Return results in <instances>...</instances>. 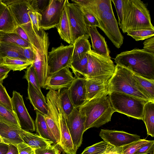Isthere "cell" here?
<instances>
[{"mask_svg": "<svg viewBox=\"0 0 154 154\" xmlns=\"http://www.w3.org/2000/svg\"><path fill=\"white\" fill-rule=\"evenodd\" d=\"M107 95H101L87 100L78 108L85 119L84 132L91 128L99 127L111 121L115 111Z\"/></svg>", "mask_w": 154, "mask_h": 154, "instance_id": "obj_1", "label": "cell"}, {"mask_svg": "<svg viewBox=\"0 0 154 154\" xmlns=\"http://www.w3.org/2000/svg\"><path fill=\"white\" fill-rule=\"evenodd\" d=\"M115 62L134 73L146 79L154 80V54L143 49H134L118 54Z\"/></svg>", "mask_w": 154, "mask_h": 154, "instance_id": "obj_2", "label": "cell"}, {"mask_svg": "<svg viewBox=\"0 0 154 154\" xmlns=\"http://www.w3.org/2000/svg\"><path fill=\"white\" fill-rule=\"evenodd\" d=\"M124 33L129 30L140 29H152L149 12L146 5L140 0H123Z\"/></svg>", "mask_w": 154, "mask_h": 154, "instance_id": "obj_3", "label": "cell"}, {"mask_svg": "<svg viewBox=\"0 0 154 154\" xmlns=\"http://www.w3.org/2000/svg\"><path fill=\"white\" fill-rule=\"evenodd\" d=\"M46 99L49 113L59 126L60 139L59 146L66 154H76L68 128L65 115L62 109L58 91L50 90Z\"/></svg>", "mask_w": 154, "mask_h": 154, "instance_id": "obj_4", "label": "cell"}, {"mask_svg": "<svg viewBox=\"0 0 154 154\" xmlns=\"http://www.w3.org/2000/svg\"><path fill=\"white\" fill-rule=\"evenodd\" d=\"M108 90L109 93L116 91L151 101L137 83L133 72L119 65L116 66L114 73L108 82Z\"/></svg>", "mask_w": 154, "mask_h": 154, "instance_id": "obj_5", "label": "cell"}, {"mask_svg": "<svg viewBox=\"0 0 154 154\" xmlns=\"http://www.w3.org/2000/svg\"><path fill=\"white\" fill-rule=\"evenodd\" d=\"M108 95L115 112L137 119L142 120L144 106L148 101L114 91L109 93Z\"/></svg>", "mask_w": 154, "mask_h": 154, "instance_id": "obj_6", "label": "cell"}, {"mask_svg": "<svg viewBox=\"0 0 154 154\" xmlns=\"http://www.w3.org/2000/svg\"><path fill=\"white\" fill-rule=\"evenodd\" d=\"M88 53L85 78L108 83L114 73L116 66L111 58L98 54L91 49Z\"/></svg>", "mask_w": 154, "mask_h": 154, "instance_id": "obj_7", "label": "cell"}, {"mask_svg": "<svg viewBox=\"0 0 154 154\" xmlns=\"http://www.w3.org/2000/svg\"><path fill=\"white\" fill-rule=\"evenodd\" d=\"M11 12L17 24L27 35L29 42L35 36L36 29L33 26L28 14L34 11L29 0H1Z\"/></svg>", "mask_w": 154, "mask_h": 154, "instance_id": "obj_8", "label": "cell"}, {"mask_svg": "<svg viewBox=\"0 0 154 154\" xmlns=\"http://www.w3.org/2000/svg\"><path fill=\"white\" fill-rule=\"evenodd\" d=\"M73 44L64 45L62 43L57 47H53L48 52V77L69 66L73 52Z\"/></svg>", "mask_w": 154, "mask_h": 154, "instance_id": "obj_9", "label": "cell"}, {"mask_svg": "<svg viewBox=\"0 0 154 154\" xmlns=\"http://www.w3.org/2000/svg\"><path fill=\"white\" fill-rule=\"evenodd\" d=\"M50 45L48 33L38 44L31 46L34 54L32 64L39 82H45L48 77V57Z\"/></svg>", "mask_w": 154, "mask_h": 154, "instance_id": "obj_10", "label": "cell"}, {"mask_svg": "<svg viewBox=\"0 0 154 154\" xmlns=\"http://www.w3.org/2000/svg\"><path fill=\"white\" fill-rule=\"evenodd\" d=\"M93 15L98 22V27L116 48H120L123 44L124 37L119 29L113 10Z\"/></svg>", "mask_w": 154, "mask_h": 154, "instance_id": "obj_11", "label": "cell"}, {"mask_svg": "<svg viewBox=\"0 0 154 154\" xmlns=\"http://www.w3.org/2000/svg\"><path fill=\"white\" fill-rule=\"evenodd\" d=\"M68 0H49L46 8L41 13L40 29L46 30L56 27L59 23L63 10Z\"/></svg>", "mask_w": 154, "mask_h": 154, "instance_id": "obj_12", "label": "cell"}, {"mask_svg": "<svg viewBox=\"0 0 154 154\" xmlns=\"http://www.w3.org/2000/svg\"><path fill=\"white\" fill-rule=\"evenodd\" d=\"M66 7L71 29L73 41L78 37L88 34L84 15L80 6L74 3L67 4Z\"/></svg>", "mask_w": 154, "mask_h": 154, "instance_id": "obj_13", "label": "cell"}, {"mask_svg": "<svg viewBox=\"0 0 154 154\" xmlns=\"http://www.w3.org/2000/svg\"><path fill=\"white\" fill-rule=\"evenodd\" d=\"M66 122L70 132L75 150L77 152L81 146L84 132L85 119L79 112L78 108H74L66 117Z\"/></svg>", "mask_w": 154, "mask_h": 154, "instance_id": "obj_14", "label": "cell"}, {"mask_svg": "<svg viewBox=\"0 0 154 154\" xmlns=\"http://www.w3.org/2000/svg\"><path fill=\"white\" fill-rule=\"evenodd\" d=\"M11 101L20 128L29 132L35 131V123L25 106L22 95L14 91Z\"/></svg>", "mask_w": 154, "mask_h": 154, "instance_id": "obj_15", "label": "cell"}, {"mask_svg": "<svg viewBox=\"0 0 154 154\" xmlns=\"http://www.w3.org/2000/svg\"><path fill=\"white\" fill-rule=\"evenodd\" d=\"M99 135L103 140L116 147H122L140 139V136L137 134L116 130L101 129Z\"/></svg>", "mask_w": 154, "mask_h": 154, "instance_id": "obj_16", "label": "cell"}, {"mask_svg": "<svg viewBox=\"0 0 154 154\" xmlns=\"http://www.w3.org/2000/svg\"><path fill=\"white\" fill-rule=\"evenodd\" d=\"M69 68L67 66L48 76L44 88L55 91L65 88H68L75 79Z\"/></svg>", "mask_w": 154, "mask_h": 154, "instance_id": "obj_17", "label": "cell"}, {"mask_svg": "<svg viewBox=\"0 0 154 154\" xmlns=\"http://www.w3.org/2000/svg\"><path fill=\"white\" fill-rule=\"evenodd\" d=\"M74 77V80L68 89L74 106L78 108L87 101L85 78L76 75Z\"/></svg>", "mask_w": 154, "mask_h": 154, "instance_id": "obj_18", "label": "cell"}, {"mask_svg": "<svg viewBox=\"0 0 154 154\" xmlns=\"http://www.w3.org/2000/svg\"><path fill=\"white\" fill-rule=\"evenodd\" d=\"M88 34L91 37L93 50L103 56L111 58L110 51L105 38L98 31L96 26L88 27Z\"/></svg>", "mask_w": 154, "mask_h": 154, "instance_id": "obj_19", "label": "cell"}, {"mask_svg": "<svg viewBox=\"0 0 154 154\" xmlns=\"http://www.w3.org/2000/svg\"><path fill=\"white\" fill-rule=\"evenodd\" d=\"M73 3L86 7L93 15L113 10L111 0H72Z\"/></svg>", "mask_w": 154, "mask_h": 154, "instance_id": "obj_20", "label": "cell"}, {"mask_svg": "<svg viewBox=\"0 0 154 154\" xmlns=\"http://www.w3.org/2000/svg\"><path fill=\"white\" fill-rule=\"evenodd\" d=\"M19 134L23 142L34 149L45 148L54 143L52 141L38 134L21 129L20 131Z\"/></svg>", "mask_w": 154, "mask_h": 154, "instance_id": "obj_21", "label": "cell"}, {"mask_svg": "<svg viewBox=\"0 0 154 154\" xmlns=\"http://www.w3.org/2000/svg\"><path fill=\"white\" fill-rule=\"evenodd\" d=\"M21 129L0 121V135L6 143L16 146L23 142L19 134Z\"/></svg>", "mask_w": 154, "mask_h": 154, "instance_id": "obj_22", "label": "cell"}, {"mask_svg": "<svg viewBox=\"0 0 154 154\" xmlns=\"http://www.w3.org/2000/svg\"><path fill=\"white\" fill-rule=\"evenodd\" d=\"M27 90V99L29 100L34 109L44 116L49 115V108L47 101L42 98L29 82H28Z\"/></svg>", "mask_w": 154, "mask_h": 154, "instance_id": "obj_23", "label": "cell"}, {"mask_svg": "<svg viewBox=\"0 0 154 154\" xmlns=\"http://www.w3.org/2000/svg\"><path fill=\"white\" fill-rule=\"evenodd\" d=\"M108 83L85 78L87 100L97 96L107 94Z\"/></svg>", "mask_w": 154, "mask_h": 154, "instance_id": "obj_24", "label": "cell"}, {"mask_svg": "<svg viewBox=\"0 0 154 154\" xmlns=\"http://www.w3.org/2000/svg\"><path fill=\"white\" fill-rule=\"evenodd\" d=\"M56 28L62 40L69 45H73V36L66 6L62 11L59 23Z\"/></svg>", "mask_w": 154, "mask_h": 154, "instance_id": "obj_25", "label": "cell"}, {"mask_svg": "<svg viewBox=\"0 0 154 154\" xmlns=\"http://www.w3.org/2000/svg\"><path fill=\"white\" fill-rule=\"evenodd\" d=\"M89 37V34L84 35L74 41L71 62L80 59L91 50V45L88 40Z\"/></svg>", "mask_w": 154, "mask_h": 154, "instance_id": "obj_26", "label": "cell"}, {"mask_svg": "<svg viewBox=\"0 0 154 154\" xmlns=\"http://www.w3.org/2000/svg\"><path fill=\"white\" fill-rule=\"evenodd\" d=\"M23 48L14 44L0 41V58L2 59L4 57L8 56L26 60L23 55Z\"/></svg>", "mask_w": 154, "mask_h": 154, "instance_id": "obj_27", "label": "cell"}, {"mask_svg": "<svg viewBox=\"0 0 154 154\" xmlns=\"http://www.w3.org/2000/svg\"><path fill=\"white\" fill-rule=\"evenodd\" d=\"M36 117L34 123L38 134L52 141L55 144L57 145L56 140L48 128L44 116L38 111H36Z\"/></svg>", "mask_w": 154, "mask_h": 154, "instance_id": "obj_28", "label": "cell"}, {"mask_svg": "<svg viewBox=\"0 0 154 154\" xmlns=\"http://www.w3.org/2000/svg\"><path fill=\"white\" fill-rule=\"evenodd\" d=\"M142 120L146 128L147 135L154 137V102L149 101L144 105Z\"/></svg>", "mask_w": 154, "mask_h": 154, "instance_id": "obj_29", "label": "cell"}, {"mask_svg": "<svg viewBox=\"0 0 154 154\" xmlns=\"http://www.w3.org/2000/svg\"><path fill=\"white\" fill-rule=\"evenodd\" d=\"M33 62L20 59L5 56L3 57L0 66L5 67L13 71H20L27 68Z\"/></svg>", "mask_w": 154, "mask_h": 154, "instance_id": "obj_30", "label": "cell"}, {"mask_svg": "<svg viewBox=\"0 0 154 154\" xmlns=\"http://www.w3.org/2000/svg\"><path fill=\"white\" fill-rule=\"evenodd\" d=\"M18 26L7 7L0 16V32L12 33Z\"/></svg>", "mask_w": 154, "mask_h": 154, "instance_id": "obj_31", "label": "cell"}, {"mask_svg": "<svg viewBox=\"0 0 154 154\" xmlns=\"http://www.w3.org/2000/svg\"><path fill=\"white\" fill-rule=\"evenodd\" d=\"M88 63V53H86L80 59L71 61L69 67L71 69L75 75L86 78Z\"/></svg>", "mask_w": 154, "mask_h": 154, "instance_id": "obj_32", "label": "cell"}, {"mask_svg": "<svg viewBox=\"0 0 154 154\" xmlns=\"http://www.w3.org/2000/svg\"><path fill=\"white\" fill-rule=\"evenodd\" d=\"M133 73L137 83L146 97L150 101L154 102V80L146 79Z\"/></svg>", "mask_w": 154, "mask_h": 154, "instance_id": "obj_33", "label": "cell"}, {"mask_svg": "<svg viewBox=\"0 0 154 154\" xmlns=\"http://www.w3.org/2000/svg\"><path fill=\"white\" fill-rule=\"evenodd\" d=\"M58 91L61 106L66 117L71 113L75 107L70 99L67 88H63Z\"/></svg>", "mask_w": 154, "mask_h": 154, "instance_id": "obj_34", "label": "cell"}, {"mask_svg": "<svg viewBox=\"0 0 154 154\" xmlns=\"http://www.w3.org/2000/svg\"><path fill=\"white\" fill-rule=\"evenodd\" d=\"M23 78L26 79L28 82L31 83L42 98L44 100L47 101L46 98L41 91V88L32 64L27 67Z\"/></svg>", "mask_w": 154, "mask_h": 154, "instance_id": "obj_35", "label": "cell"}, {"mask_svg": "<svg viewBox=\"0 0 154 154\" xmlns=\"http://www.w3.org/2000/svg\"><path fill=\"white\" fill-rule=\"evenodd\" d=\"M0 121L12 126L20 128L14 112L9 110L1 104H0Z\"/></svg>", "mask_w": 154, "mask_h": 154, "instance_id": "obj_36", "label": "cell"}, {"mask_svg": "<svg viewBox=\"0 0 154 154\" xmlns=\"http://www.w3.org/2000/svg\"><path fill=\"white\" fill-rule=\"evenodd\" d=\"M0 41L14 44L24 48L31 46L29 42L23 40L14 33L0 32Z\"/></svg>", "mask_w": 154, "mask_h": 154, "instance_id": "obj_37", "label": "cell"}, {"mask_svg": "<svg viewBox=\"0 0 154 154\" xmlns=\"http://www.w3.org/2000/svg\"><path fill=\"white\" fill-rule=\"evenodd\" d=\"M114 147L103 140L87 147L81 154H103Z\"/></svg>", "mask_w": 154, "mask_h": 154, "instance_id": "obj_38", "label": "cell"}, {"mask_svg": "<svg viewBox=\"0 0 154 154\" xmlns=\"http://www.w3.org/2000/svg\"><path fill=\"white\" fill-rule=\"evenodd\" d=\"M130 36L136 41L143 40L154 36V29H140L130 30L127 32Z\"/></svg>", "mask_w": 154, "mask_h": 154, "instance_id": "obj_39", "label": "cell"}, {"mask_svg": "<svg viewBox=\"0 0 154 154\" xmlns=\"http://www.w3.org/2000/svg\"><path fill=\"white\" fill-rule=\"evenodd\" d=\"M149 140L145 139L140 140L121 147V154H134Z\"/></svg>", "mask_w": 154, "mask_h": 154, "instance_id": "obj_40", "label": "cell"}, {"mask_svg": "<svg viewBox=\"0 0 154 154\" xmlns=\"http://www.w3.org/2000/svg\"><path fill=\"white\" fill-rule=\"evenodd\" d=\"M46 123L57 141V145H59L60 136L59 126L49 113L48 116H44Z\"/></svg>", "mask_w": 154, "mask_h": 154, "instance_id": "obj_41", "label": "cell"}, {"mask_svg": "<svg viewBox=\"0 0 154 154\" xmlns=\"http://www.w3.org/2000/svg\"><path fill=\"white\" fill-rule=\"evenodd\" d=\"M0 104L9 110L14 111L12 106L11 98L8 94L5 88L0 83Z\"/></svg>", "mask_w": 154, "mask_h": 154, "instance_id": "obj_42", "label": "cell"}, {"mask_svg": "<svg viewBox=\"0 0 154 154\" xmlns=\"http://www.w3.org/2000/svg\"><path fill=\"white\" fill-rule=\"evenodd\" d=\"M115 7L119 20L120 28L122 30L124 25V9L123 0H112Z\"/></svg>", "mask_w": 154, "mask_h": 154, "instance_id": "obj_43", "label": "cell"}, {"mask_svg": "<svg viewBox=\"0 0 154 154\" xmlns=\"http://www.w3.org/2000/svg\"><path fill=\"white\" fill-rule=\"evenodd\" d=\"M79 6L83 13L85 21L87 26L98 27L99 26L98 22L93 14L85 7Z\"/></svg>", "mask_w": 154, "mask_h": 154, "instance_id": "obj_44", "label": "cell"}, {"mask_svg": "<svg viewBox=\"0 0 154 154\" xmlns=\"http://www.w3.org/2000/svg\"><path fill=\"white\" fill-rule=\"evenodd\" d=\"M29 1L34 11L41 14L48 6L49 0H29Z\"/></svg>", "mask_w": 154, "mask_h": 154, "instance_id": "obj_45", "label": "cell"}, {"mask_svg": "<svg viewBox=\"0 0 154 154\" xmlns=\"http://www.w3.org/2000/svg\"><path fill=\"white\" fill-rule=\"evenodd\" d=\"M28 14L33 26L37 30L39 31L40 29L42 15L37 11H29Z\"/></svg>", "mask_w": 154, "mask_h": 154, "instance_id": "obj_46", "label": "cell"}, {"mask_svg": "<svg viewBox=\"0 0 154 154\" xmlns=\"http://www.w3.org/2000/svg\"><path fill=\"white\" fill-rule=\"evenodd\" d=\"M57 145H50L45 148L34 149L35 154H60Z\"/></svg>", "mask_w": 154, "mask_h": 154, "instance_id": "obj_47", "label": "cell"}, {"mask_svg": "<svg viewBox=\"0 0 154 154\" xmlns=\"http://www.w3.org/2000/svg\"><path fill=\"white\" fill-rule=\"evenodd\" d=\"M154 151V140H150L143 146L134 154H148Z\"/></svg>", "mask_w": 154, "mask_h": 154, "instance_id": "obj_48", "label": "cell"}, {"mask_svg": "<svg viewBox=\"0 0 154 154\" xmlns=\"http://www.w3.org/2000/svg\"><path fill=\"white\" fill-rule=\"evenodd\" d=\"M16 146L18 154H35L34 149L23 142L20 143Z\"/></svg>", "mask_w": 154, "mask_h": 154, "instance_id": "obj_49", "label": "cell"}, {"mask_svg": "<svg viewBox=\"0 0 154 154\" xmlns=\"http://www.w3.org/2000/svg\"><path fill=\"white\" fill-rule=\"evenodd\" d=\"M143 49L154 54V36L146 39L143 42Z\"/></svg>", "mask_w": 154, "mask_h": 154, "instance_id": "obj_50", "label": "cell"}, {"mask_svg": "<svg viewBox=\"0 0 154 154\" xmlns=\"http://www.w3.org/2000/svg\"><path fill=\"white\" fill-rule=\"evenodd\" d=\"M23 55L26 60L33 63L34 58V54L31 46L23 48Z\"/></svg>", "mask_w": 154, "mask_h": 154, "instance_id": "obj_51", "label": "cell"}, {"mask_svg": "<svg viewBox=\"0 0 154 154\" xmlns=\"http://www.w3.org/2000/svg\"><path fill=\"white\" fill-rule=\"evenodd\" d=\"M12 33L16 34L22 39L29 43V40L27 35L20 26H18Z\"/></svg>", "mask_w": 154, "mask_h": 154, "instance_id": "obj_52", "label": "cell"}, {"mask_svg": "<svg viewBox=\"0 0 154 154\" xmlns=\"http://www.w3.org/2000/svg\"><path fill=\"white\" fill-rule=\"evenodd\" d=\"M10 71L8 68L0 66V83L2 84L3 80L8 77Z\"/></svg>", "mask_w": 154, "mask_h": 154, "instance_id": "obj_53", "label": "cell"}, {"mask_svg": "<svg viewBox=\"0 0 154 154\" xmlns=\"http://www.w3.org/2000/svg\"><path fill=\"white\" fill-rule=\"evenodd\" d=\"M9 148V144L0 143V154H6Z\"/></svg>", "mask_w": 154, "mask_h": 154, "instance_id": "obj_54", "label": "cell"}, {"mask_svg": "<svg viewBox=\"0 0 154 154\" xmlns=\"http://www.w3.org/2000/svg\"><path fill=\"white\" fill-rule=\"evenodd\" d=\"M9 149L6 154H18L16 146L11 144H9Z\"/></svg>", "mask_w": 154, "mask_h": 154, "instance_id": "obj_55", "label": "cell"}, {"mask_svg": "<svg viewBox=\"0 0 154 154\" xmlns=\"http://www.w3.org/2000/svg\"><path fill=\"white\" fill-rule=\"evenodd\" d=\"M121 147H114L111 150L103 154H121Z\"/></svg>", "mask_w": 154, "mask_h": 154, "instance_id": "obj_56", "label": "cell"}, {"mask_svg": "<svg viewBox=\"0 0 154 154\" xmlns=\"http://www.w3.org/2000/svg\"><path fill=\"white\" fill-rule=\"evenodd\" d=\"M6 7V5L2 3L1 0L0 3V16Z\"/></svg>", "mask_w": 154, "mask_h": 154, "instance_id": "obj_57", "label": "cell"}, {"mask_svg": "<svg viewBox=\"0 0 154 154\" xmlns=\"http://www.w3.org/2000/svg\"><path fill=\"white\" fill-rule=\"evenodd\" d=\"M0 143H5V142L3 140V139L1 137H0Z\"/></svg>", "mask_w": 154, "mask_h": 154, "instance_id": "obj_58", "label": "cell"}, {"mask_svg": "<svg viewBox=\"0 0 154 154\" xmlns=\"http://www.w3.org/2000/svg\"><path fill=\"white\" fill-rule=\"evenodd\" d=\"M150 154H154V151H152Z\"/></svg>", "mask_w": 154, "mask_h": 154, "instance_id": "obj_59", "label": "cell"}, {"mask_svg": "<svg viewBox=\"0 0 154 154\" xmlns=\"http://www.w3.org/2000/svg\"><path fill=\"white\" fill-rule=\"evenodd\" d=\"M1 60H2V59H1L0 58V63H1Z\"/></svg>", "mask_w": 154, "mask_h": 154, "instance_id": "obj_60", "label": "cell"}, {"mask_svg": "<svg viewBox=\"0 0 154 154\" xmlns=\"http://www.w3.org/2000/svg\"><path fill=\"white\" fill-rule=\"evenodd\" d=\"M1 0H0V3L1 2Z\"/></svg>", "mask_w": 154, "mask_h": 154, "instance_id": "obj_61", "label": "cell"}, {"mask_svg": "<svg viewBox=\"0 0 154 154\" xmlns=\"http://www.w3.org/2000/svg\"><path fill=\"white\" fill-rule=\"evenodd\" d=\"M0 137L2 138V137H1V136H0Z\"/></svg>", "mask_w": 154, "mask_h": 154, "instance_id": "obj_62", "label": "cell"}, {"mask_svg": "<svg viewBox=\"0 0 154 154\" xmlns=\"http://www.w3.org/2000/svg\"></svg>", "mask_w": 154, "mask_h": 154, "instance_id": "obj_63", "label": "cell"}]
</instances>
